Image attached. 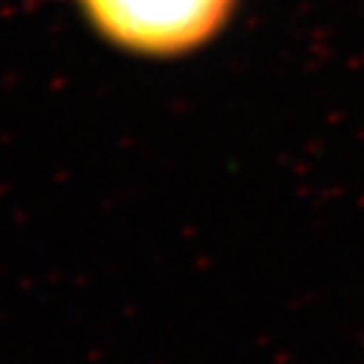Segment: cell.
<instances>
[{
	"instance_id": "obj_1",
	"label": "cell",
	"mask_w": 364,
	"mask_h": 364,
	"mask_svg": "<svg viewBox=\"0 0 364 364\" xmlns=\"http://www.w3.org/2000/svg\"><path fill=\"white\" fill-rule=\"evenodd\" d=\"M94 21L139 51L175 53L210 38L235 0H84Z\"/></svg>"
}]
</instances>
